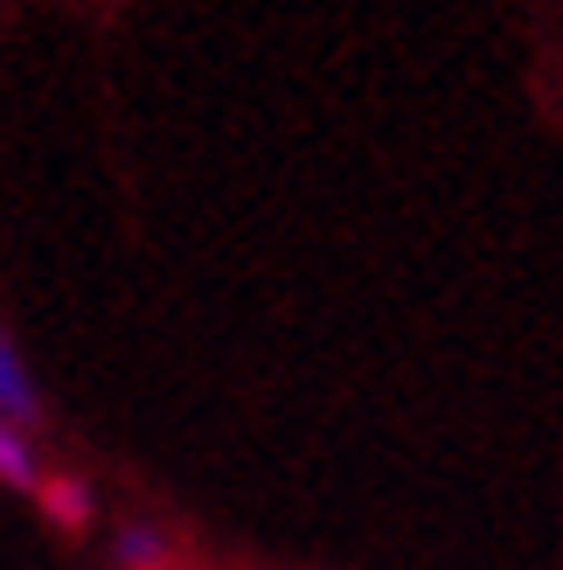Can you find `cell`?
Instances as JSON below:
<instances>
[{"label":"cell","instance_id":"cell-1","mask_svg":"<svg viewBox=\"0 0 563 570\" xmlns=\"http://www.w3.org/2000/svg\"><path fill=\"white\" fill-rule=\"evenodd\" d=\"M0 417L14 424H42V390H36V376H28V362H21V348L8 341V327H0Z\"/></svg>","mask_w":563,"mask_h":570},{"label":"cell","instance_id":"cell-2","mask_svg":"<svg viewBox=\"0 0 563 570\" xmlns=\"http://www.w3.org/2000/svg\"><path fill=\"white\" fill-rule=\"evenodd\" d=\"M36 501H42V515L63 529V535H77V529H91V515H98V501H91V480H77V473H49L42 488H36Z\"/></svg>","mask_w":563,"mask_h":570},{"label":"cell","instance_id":"cell-3","mask_svg":"<svg viewBox=\"0 0 563 570\" xmlns=\"http://www.w3.org/2000/svg\"><path fill=\"white\" fill-rule=\"evenodd\" d=\"M111 563L119 570H167V535L147 529V522H126L111 535Z\"/></svg>","mask_w":563,"mask_h":570},{"label":"cell","instance_id":"cell-4","mask_svg":"<svg viewBox=\"0 0 563 570\" xmlns=\"http://www.w3.org/2000/svg\"><path fill=\"white\" fill-rule=\"evenodd\" d=\"M0 480H8V488H21V494H36V488H42V473H36V452H28V439L14 432L8 417H0Z\"/></svg>","mask_w":563,"mask_h":570}]
</instances>
